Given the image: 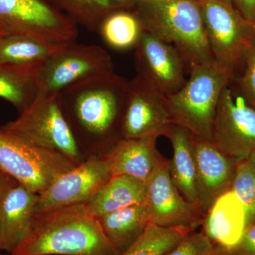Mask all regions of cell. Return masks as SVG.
Here are the masks:
<instances>
[{
  "mask_svg": "<svg viewBox=\"0 0 255 255\" xmlns=\"http://www.w3.org/2000/svg\"><path fill=\"white\" fill-rule=\"evenodd\" d=\"M0 37H1V36H0Z\"/></svg>",
  "mask_w": 255,
  "mask_h": 255,
  "instance_id": "39",
  "label": "cell"
},
{
  "mask_svg": "<svg viewBox=\"0 0 255 255\" xmlns=\"http://www.w3.org/2000/svg\"><path fill=\"white\" fill-rule=\"evenodd\" d=\"M169 166L168 159L146 182V204L150 211L151 223L194 232L202 226L205 215L178 190L171 179Z\"/></svg>",
  "mask_w": 255,
  "mask_h": 255,
  "instance_id": "14",
  "label": "cell"
},
{
  "mask_svg": "<svg viewBox=\"0 0 255 255\" xmlns=\"http://www.w3.org/2000/svg\"><path fill=\"white\" fill-rule=\"evenodd\" d=\"M32 145L59 152L79 164L80 146L61 108L60 93L38 92L16 120L1 128Z\"/></svg>",
  "mask_w": 255,
  "mask_h": 255,
  "instance_id": "5",
  "label": "cell"
},
{
  "mask_svg": "<svg viewBox=\"0 0 255 255\" xmlns=\"http://www.w3.org/2000/svg\"><path fill=\"white\" fill-rule=\"evenodd\" d=\"M68 16L75 24L89 31H98L110 13L119 9L112 0H47Z\"/></svg>",
  "mask_w": 255,
  "mask_h": 255,
  "instance_id": "25",
  "label": "cell"
},
{
  "mask_svg": "<svg viewBox=\"0 0 255 255\" xmlns=\"http://www.w3.org/2000/svg\"><path fill=\"white\" fill-rule=\"evenodd\" d=\"M73 43L78 26L47 0H0V36Z\"/></svg>",
  "mask_w": 255,
  "mask_h": 255,
  "instance_id": "8",
  "label": "cell"
},
{
  "mask_svg": "<svg viewBox=\"0 0 255 255\" xmlns=\"http://www.w3.org/2000/svg\"><path fill=\"white\" fill-rule=\"evenodd\" d=\"M114 4L117 5L119 9L130 10L132 11L135 7L136 0H112Z\"/></svg>",
  "mask_w": 255,
  "mask_h": 255,
  "instance_id": "33",
  "label": "cell"
},
{
  "mask_svg": "<svg viewBox=\"0 0 255 255\" xmlns=\"http://www.w3.org/2000/svg\"><path fill=\"white\" fill-rule=\"evenodd\" d=\"M214 244L204 233L194 231L162 255H213Z\"/></svg>",
  "mask_w": 255,
  "mask_h": 255,
  "instance_id": "29",
  "label": "cell"
},
{
  "mask_svg": "<svg viewBox=\"0 0 255 255\" xmlns=\"http://www.w3.org/2000/svg\"><path fill=\"white\" fill-rule=\"evenodd\" d=\"M190 233L184 228H163L150 223L141 236L120 255H162Z\"/></svg>",
  "mask_w": 255,
  "mask_h": 255,
  "instance_id": "26",
  "label": "cell"
},
{
  "mask_svg": "<svg viewBox=\"0 0 255 255\" xmlns=\"http://www.w3.org/2000/svg\"><path fill=\"white\" fill-rule=\"evenodd\" d=\"M150 1V0H136V1ZM136 1H135V2H136Z\"/></svg>",
  "mask_w": 255,
  "mask_h": 255,
  "instance_id": "36",
  "label": "cell"
},
{
  "mask_svg": "<svg viewBox=\"0 0 255 255\" xmlns=\"http://www.w3.org/2000/svg\"><path fill=\"white\" fill-rule=\"evenodd\" d=\"M233 4L245 19L255 25V0H233Z\"/></svg>",
  "mask_w": 255,
  "mask_h": 255,
  "instance_id": "31",
  "label": "cell"
},
{
  "mask_svg": "<svg viewBox=\"0 0 255 255\" xmlns=\"http://www.w3.org/2000/svg\"><path fill=\"white\" fill-rule=\"evenodd\" d=\"M137 76L164 97L179 91L187 82V65L173 46L144 29L134 48Z\"/></svg>",
  "mask_w": 255,
  "mask_h": 255,
  "instance_id": "12",
  "label": "cell"
},
{
  "mask_svg": "<svg viewBox=\"0 0 255 255\" xmlns=\"http://www.w3.org/2000/svg\"><path fill=\"white\" fill-rule=\"evenodd\" d=\"M16 184L18 183L13 178L9 177L4 172H0V201L6 194V191Z\"/></svg>",
  "mask_w": 255,
  "mask_h": 255,
  "instance_id": "32",
  "label": "cell"
},
{
  "mask_svg": "<svg viewBox=\"0 0 255 255\" xmlns=\"http://www.w3.org/2000/svg\"><path fill=\"white\" fill-rule=\"evenodd\" d=\"M213 255H255V224L247 227L239 241L233 246L214 245Z\"/></svg>",
  "mask_w": 255,
  "mask_h": 255,
  "instance_id": "30",
  "label": "cell"
},
{
  "mask_svg": "<svg viewBox=\"0 0 255 255\" xmlns=\"http://www.w3.org/2000/svg\"><path fill=\"white\" fill-rule=\"evenodd\" d=\"M189 74L179 91L164 97L169 121L212 141L218 102L231 77L215 61L196 65Z\"/></svg>",
  "mask_w": 255,
  "mask_h": 255,
  "instance_id": "4",
  "label": "cell"
},
{
  "mask_svg": "<svg viewBox=\"0 0 255 255\" xmlns=\"http://www.w3.org/2000/svg\"><path fill=\"white\" fill-rule=\"evenodd\" d=\"M202 232L214 245L236 244L247 227L244 207L232 191L215 201L204 217Z\"/></svg>",
  "mask_w": 255,
  "mask_h": 255,
  "instance_id": "18",
  "label": "cell"
},
{
  "mask_svg": "<svg viewBox=\"0 0 255 255\" xmlns=\"http://www.w3.org/2000/svg\"><path fill=\"white\" fill-rule=\"evenodd\" d=\"M191 146L198 202L206 216L220 196L231 191L239 161L223 153L212 141L193 134Z\"/></svg>",
  "mask_w": 255,
  "mask_h": 255,
  "instance_id": "15",
  "label": "cell"
},
{
  "mask_svg": "<svg viewBox=\"0 0 255 255\" xmlns=\"http://www.w3.org/2000/svg\"><path fill=\"white\" fill-rule=\"evenodd\" d=\"M112 73L113 61L102 47L73 42L42 64L38 92L60 93L80 82Z\"/></svg>",
  "mask_w": 255,
  "mask_h": 255,
  "instance_id": "9",
  "label": "cell"
},
{
  "mask_svg": "<svg viewBox=\"0 0 255 255\" xmlns=\"http://www.w3.org/2000/svg\"><path fill=\"white\" fill-rule=\"evenodd\" d=\"M250 163H251L252 167H253V172H254L255 177V151L250 155V157L248 158Z\"/></svg>",
  "mask_w": 255,
  "mask_h": 255,
  "instance_id": "34",
  "label": "cell"
},
{
  "mask_svg": "<svg viewBox=\"0 0 255 255\" xmlns=\"http://www.w3.org/2000/svg\"><path fill=\"white\" fill-rule=\"evenodd\" d=\"M143 30L133 11L118 9L104 19L97 32L112 48L126 50L135 48Z\"/></svg>",
  "mask_w": 255,
  "mask_h": 255,
  "instance_id": "24",
  "label": "cell"
},
{
  "mask_svg": "<svg viewBox=\"0 0 255 255\" xmlns=\"http://www.w3.org/2000/svg\"><path fill=\"white\" fill-rule=\"evenodd\" d=\"M191 135L187 129L171 123L164 136L169 139L173 150V156L169 160V166L171 179L181 194L189 202L199 208Z\"/></svg>",
  "mask_w": 255,
  "mask_h": 255,
  "instance_id": "19",
  "label": "cell"
},
{
  "mask_svg": "<svg viewBox=\"0 0 255 255\" xmlns=\"http://www.w3.org/2000/svg\"><path fill=\"white\" fill-rule=\"evenodd\" d=\"M0 253H1V252H0ZM0 255H1V253H0Z\"/></svg>",
  "mask_w": 255,
  "mask_h": 255,
  "instance_id": "37",
  "label": "cell"
},
{
  "mask_svg": "<svg viewBox=\"0 0 255 255\" xmlns=\"http://www.w3.org/2000/svg\"><path fill=\"white\" fill-rule=\"evenodd\" d=\"M42 64H0V98L7 101L20 113L26 110L38 93L37 80Z\"/></svg>",
  "mask_w": 255,
  "mask_h": 255,
  "instance_id": "22",
  "label": "cell"
},
{
  "mask_svg": "<svg viewBox=\"0 0 255 255\" xmlns=\"http://www.w3.org/2000/svg\"><path fill=\"white\" fill-rule=\"evenodd\" d=\"M128 84L112 73L60 92V105L73 131L77 128L89 137L107 139L112 145L120 140L114 133L122 128Z\"/></svg>",
  "mask_w": 255,
  "mask_h": 255,
  "instance_id": "2",
  "label": "cell"
},
{
  "mask_svg": "<svg viewBox=\"0 0 255 255\" xmlns=\"http://www.w3.org/2000/svg\"><path fill=\"white\" fill-rule=\"evenodd\" d=\"M0 172H1V170H0Z\"/></svg>",
  "mask_w": 255,
  "mask_h": 255,
  "instance_id": "38",
  "label": "cell"
},
{
  "mask_svg": "<svg viewBox=\"0 0 255 255\" xmlns=\"http://www.w3.org/2000/svg\"><path fill=\"white\" fill-rule=\"evenodd\" d=\"M212 142L238 161L248 159L255 151V108L231 82L220 96Z\"/></svg>",
  "mask_w": 255,
  "mask_h": 255,
  "instance_id": "10",
  "label": "cell"
},
{
  "mask_svg": "<svg viewBox=\"0 0 255 255\" xmlns=\"http://www.w3.org/2000/svg\"><path fill=\"white\" fill-rule=\"evenodd\" d=\"M132 11L144 29L177 50L189 73L214 61L197 0L137 1Z\"/></svg>",
  "mask_w": 255,
  "mask_h": 255,
  "instance_id": "3",
  "label": "cell"
},
{
  "mask_svg": "<svg viewBox=\"0 0 255 255\" xmlns=\"http://www.w3.org/2000/svg\"><path fill=\"white\" fill-rule=\"evenodd\" d=\"M112 177L103 156H91L65 172L38 194L35 214L87 204Z\"/></svg>",
  "mask_w": 255,
  "mask_h": 255,
  "instance_id": "11",
  "label": "cell"
},
{
  "mask_svg": "<svg viewBox=\"0 0 255 255\" xmlns=\"http://www.w3.org/2000/svg\"><path fill=\"white\" fill-rule=\"evenodd\" d=\"M221 1H222L223 2L226 3V4L230 5V6H233V0H221ZM233 7H234V6H233Z\"/></svg>",
  "mask_w": 255,
  "mask_h": 255,
  "instance_id": "35",
  "label": "cell"
},
{
  "mask_svg": "<svg viewBox=\"0 0 255 255\" xmlns=\"http://www.w3.org/2000/svg\"><path fill=\"white\" fill-rule=\"evenodd\" d=\"M120 255L87 204L36 214L31 230L11 255Z\"/></svg>",
  "mask_w": 255,
  "mask_h": 255,
  "instance_id": "1",
  "label": "cell"
},
{
  "mask_svg": "<svg viewBox=\"0 0 255 255\" xmlns=\"http://www.w3.org/2000/svg\"><path fill=\"white\" fill-rule=\"evenodd\" d=\"M231 82L255 108V38L247 52L241 73Z\"/></svg>",
  "mask_w": 255,
  "mask_h": 255,
  "instance_id": "28",
  "label": "cell"
},
{
  "mask_svg": "<svg viewBox=\"0 0 255 255\" xmlns=\"http://www.w3.org/2000/svg\"><path fill=\"white\" fill-rule=\"evenodd\" d=\"M38 194L19 184L10 188L0 201V252L11 254L31 230Z\"/></svg>",
  "mask_w": 255,
  "mask_h": 255,
  "instance_id": "17",
  "label": "cell"
},
{
  "mask_svg": "<svg viewBox=\"0 0 255 255\" xmlns=\"http://www.w3.org/2000/svg\"><path fill=\"white\" fill-rule=\"evenodd\" d=\"M68 43H51L27 36H1L0 64L29 65L43 63Z\"/></svg>",
  "mask_w": 255,
  "mask_h": 255,
  "instance_id": "23",
  "label": "cell"
},
{
  "mask_svg": "<svg viewBox=\"0 0 255 255\" xmlns=\"http://www.w3.org/2000/svg\"><path fill=\"white\" fill-rule=\"evenodd\" d=\"M231 191L246 211L247 227L255 224V177L248 159L238 162Z\"/></svg>",
  "mask_w": 255,
  "mask_h": 255,
  "instance_id": "27",
  "label": "cell"
},
{
  "mask_svg": "<svg viewBox=\"0 0 255 255\" xmlns=\"http://www.w3.org/2000/svg\"><path fill=\"white\" fill-rule=\"evenodd\" d=\"M104 233L122 254L140 237L151 223L146 204H136L98 218Z\"/></svg>",
  "mask_w": 255,
  "mask_h": 255,
  "instance_id": "21",
  "label": "cell"
},
{
  "mask_svg": "<svg viewBox=\"0 0 255 255\" xmlns=\"http://www.w3.org/2000/svg\"><path fill=\"white\" fill-rule=\"evenodd\" d=\"M156 138H121L103 155L112 177L126 175L147 182L168 159L156 147Z\"/></svg>",
  "mask_w": 255,
  "mask_h": 255,
  "instance_id": "16",
  "label": "cell"
},
{
  "mask_svg": "<svg viewBox=\"0 0 255 255\" xmlns=\"http://www.w3.org/2000/svg\"><path fill=\"white\" fill-rule=\"evenodd\" d=\"M146 204V182L126 175L114 176L87 203L96 217L136 204Z\"/></svg>",
  "mask_w": 255,
  "mask_h": 255,
  "instance_id": "20",
  "label": "cell"
},
{
  "mask_svg": "<svg viewBox=\"0 0 255 255\" xmlns=\"http://www.w3.org/2000/svg\"><path fill=\"white\" fill-rule=\"evenodd\" d=\"M77 164L55 151L37 147L0 128V170L39 194Z\"/></svg>",
  "mask_w": 255,
  "mask_h": 255,
  "instance_id": "7",
  "label": "cell"
},
{
  "mask_svg": "<svg viewBox=\"0 0 255 255\" xmlns=\"http://www.w3.org/2000/svg\"><path fill=\"white\" fill-rule=\"evenodd\" d=\"M171 122L164 97L136 76L128 81L122 121V138L164 136Z\"/></svg>",
  "mask_w": 255,
  "mask_h": 255,
  "instance_id": "13",
  "label": "cell"
},
{
  "mask_svg": "<svg viewBox=\"0 0 255 255\" xmlns=\"http://www.w3.org/2000/svg\"><path fill=\"white\" fill-rule=\"evenodd\" d=\"M214 61L231 82L241 73L248 48L255 38V25L221 0H197Z\"/></svg>",
  "mask_w": 255,
  "mask_h": 255,
  "instance_id": "6",
  "label": "cell"
}]
</instances>
